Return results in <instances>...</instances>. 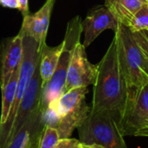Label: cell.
Segmentation results:
<instances>
[{
    "label": "cell",
    "instance_id": "obj_16",
    "mask_svg": "<svg viewBox=\"0 0 148 148\" xmlns=\"http://www.w3.org/2000/svg\"><path fill=\"white\" fill-rule=\"evenodd\" d=\"M146 0H106L105 5L115 15L119 23L127 25L132 16L144 5Z\"/></svg>",
    "mask_w": 148,
    "mask_h": 148
},
{
    "label": "cell",
    "instance_id": "obj_20",
    "mask_svg": "<svg viewBox=\"0 0 148 148\" xmlns=\"http://www.w3.org/2000/svg\"><path fill=\"white\" fill-rule=\"evenodd\" d=\"M132 33L137 45L148 57V30H143L134 32H132Z\"/></svg>",
    "mask_w": 148,
    "mask_h": 148
},
{
    "label": "cell",
    "instance_id": "obj_18",
    "mask_svg": "<svg viewBox=\"0 0 148 148\" xmlns=\"http://www.w3.org/2000/svg\"><path fill=\"white\" fill-rule=\"evenodd\" d=\"M126 26L132 32L148 30V4L144 5L137 11Z\"/></svg>",
    "mask_w": 148,
    "mask_h": 148
},
{
    "label": "cell",
    "instance_id": "obj_15",
    "mask_svg": "<svg viewBox=\"0 0 148 148\" xmlns=\"http://www.w3.org/2000/svg\"><path fill=\"white\" fill-rule=\"evenodd\" d=\"M90 111L91 107L85 102L70 113L58 118L53 128L57 130L59 138H70L72 132L82 124Z\"/></svg>",
    "mask_w": 148,
    "mask_h": 148
},
{
    "label": "cell",
    "instance_id": "obj_1",
    "mask_svg": "<svg viewBox=\"0 0 148 148\" xmlns=\"http://www.w3.org/2000/svg\"><path fill=\"white\" fill-rule=\"evenodd\" d=\"M127 96L128 87L119 64L116 41L113 38L106 54L98 64L91 110L109 111L121 118Z\"/></svg>",
    "mask_w": 148,
    "mask_h": 148
},
{
    "label": "cell",
    "instance_id": "obj_17",
    "mask_svg": "<svg viewBox=\"0 0 148 148\" xmlns=\"http://www.w3.org/2000/svg\"><path fill=\"white\" fill-rule=\"evenodd\" d=\"M19 68L12 73L9 81L5 86L1 88L2 91V106H1V116H0V125H3L11 111L12 106L13 104L17 86H18V79Z\"/></svg>",
    "mask_w": 148,
    "mask_h": 148
},
{
    "label": "cell",
    "instance_id": "obj_23",
    "mask_svg": "<svg viewBox=\"0 0 148 148\" xmlns=\"http://www.w3.org/2000/svg\"><path fill=\"white\" fill-rule=\"evenodd\" d=\"M0 5L5 8L18 9V0H0Z\"/></svg>",
    "mask_w": 148,
    "mask_h": 148
},
{
    "label": "cell",
    "instance_id": "obj_9",
    "mask_svg": "<svg viewBox=\"0 0 148 148\" xmlns=\"http://www.w3.org/2000/svg\"><path fill=\"white\" fill-rule=\"evenodd\" d=\"M119 20L115 15L104 5L92 8L82 21L85 40L83 45L88 47L104 31H116L119 26Z\"/></svg>",
    "mask_w": 148,
    "mask_h": 148
},
{
    "label": "cell",
    "instance_id": "obj_10",
    "mask_svg": "<svg viewBox=\"0 0 148 148\" xmlns=\"http://www.w3.org/2000/svg\"><path fill=\"white\" fill-rule=\"evenodd\" d=\"M23 57V36L5 39L0 45V88L9 81L14 71L20 66Z\"/></svg>",
    "mask_w": 148,
    "mask_h": 148
},
{
    "label": "cell",
    "instance_id": "obj_25",
    "mask_svg": "<svg viewBox=\"0 0 148 148\" xmlns=\"http://www.w3.org/2000/svg\"><path fill=\"white\" fill-rule=\"evenodd\" d=\"M146 2H147V3H148V0H146Z\"/></svg>",
    "mask_w": 148,
    "mask_h": 148
},
{
    "label": "cell",
    "instance_id": "obj_6",
    "mask_svg": "<svg viewBox=\"0 0 148 148\" xmlns=\"http://www.w3.org/2000/svg\"><path fill=\"white\" fill-rule=\"evenodd\" d=\"M120 126L125 137L148 138V83L128 92Z\"/></svg>",
    "mask_w": 148,
    "mask_h": 148
},
{
    "label": "cell",
    "instance_id": "obj_12",
    "mask_svg": "<svg viewBox=\"0 0 148 148\" xmlns=\"http://www.w3.org/2000/svg\"><path fill=\"white\" fill-rule=\"evenodd\" d=\"M44 126L43 111L38 108L30 116L6 148H37Z\"/></svg>",
    "mask_w": 148,
    "mask_h": 148
},
{
    "label": "cell",
    "instance_id": "obj_13",
    "mask_svg": "<svg viewBox=\"0 0 148 148\" xmlns=\"http://www.w3.org/2000/svg\"><path fill=\"white\" fill-rule=\"evenodd\" d=\"M64 48V43L51 47L45 44L43 45L40 55H39V63L38 70L39 75L42 82V87L49 81L51 78L52 74L58 65V62L60 57V54Z\"/></svg>",
    "mask_w": 148,
    "mask_h": 148
},
{
    "label": "cell",
    "instance_id": "obj_5",
    "mask_svg": "<svg viewBox=\"0 0 148 148\" xmlns=\"http://www.w3.org/2000/svg\"><path fill=\"white\" fill-rule=\"evenodd\" d=\"M42 46L32 38L23 36V57L19 66L15 99L5 122L0 125V148H6L20 102L26 91L35 68L39 62Z\"/></svg>",
    "mask_w": 148,
    "mask_h": 148
},
{
    "label": "cell",
    "instance_id": "obj_22",
    "mask_svg": "<svg viewBox=\"0 0 148 148\" xmlns=\"http://www.w3.org/2000/svg\"><path fill=\"white\" fill-rule=\"evenodd\" d=\"M18 11L22 13L23 17L29 13V5L28 0H18Z\"/></svg>",
    "mask_w": 148,
    "mask_h": 148
},
{
    "label": "cell",
    "instance_id": "obj_8",
    "mask_svg": "<svg viewBox=\"0 0 148 148\" xmlns=\"http://www.w3.org/2000/svg\"><path fill=\"white\" fill-rule=\"evenodd\" d=\"M39 63V62H38ZM42 93V82L39 75L38 64L34 70L32 79L28 84L26 91L18 106L13 126L9 137L8 145L10 141L15 137L18 132L22 128L25 123L28 120L30 116L38 108H40Z\"/></svg>",
    "mask_w": 148,
    "mask_h": 148
},
{
    "label": "cell",
    "instance_id": "obj_19",
    "mask_svg": "<svg viewBox=\"0 0 148 148\" xmlns=\"http://www.w3.org/2000/svg\"><path fill=\"white\" fill-rule=\"evenodd\" d=\"M59 139V136L55 128L49 125L44 126L38 142L37 148H54Z\"/></svg>",
    "mask_w": 148,
    "mask_h": 148
},
{
    "label": "cell",
    "instance_id": "obj_4",
    "mask_svg": "<svg viewBox=\"0 0 148 148\" xmlns=\"http://www.w3.org/2000/svg\"><path fill=\"white\" fill-rule=\"evenodd\" d=\"M83 32L80 17H75L69 21L63 40L64 48L60 54L58 65L49 81L42 87L40 108L44 112L50 104L57 101L65 92V82L68 66L75 45L80 42V35Z\"/></svg>",
    "mask_w": 148,
    "mask_h": 148
},
{
    "label": "cell",
    "instance_id": "obj_24",
    "mask_svg": "<svg viewBox=\"0 0 148 148\" xmlns=\"http://www.w3.org/2000/svg\"><path fill=\"white\" fill-rule=\"evenodd\" d=\"M82 148H105L98 144H82Z\"/></svg>",
    "mask_w": 148,
    "mask_h": 148
},
{
    "label": "cell",
    "instance_id": "obj_2",
    "mask_svg": "<svg viewBox=\"0 0 148 148\" xmlns=\"http://www.w3.org/2000/svg\"><path fill=\"white\" fill-rule=\"evenodd\" d=\"M119 64L128 92L148 83V57L135 42L131 30L122 23L114 32Z\"/></svg>",
    "mask_w": 148,
    "mask_h": 148
},
{
    "label": "cell",
    "instance_id": "obj_11",
    "mask_svg": "<svg viewBox=\"0 0 148 148\" xmlns=\"http://www.w3.org/2000/svg\"><path fill=\"white\" fill-rule=\"evenodd\" d=\"M56 0H46L44 5L35 13L24 16L20 33L35 39L41 46L45 44L51 12Z\"/></svg>",
    "mask_w": 148,
    "mask_h": 148
},
{
    "label": "cell",
    "instance_id": "obj_7",
    "mask_svg": "<svg viewBox=\"0 0 148 148\" xmlns=\"http://www.w3.org/2000/svg\"><path fill=\"white\" fill-rule=\"evenodd\" d=\"M97 71L98 64H92L88 60L86 47L79 42L73 49L68 66L64 91L75 87H88L90 85H93Z\"/></svg>",
    "mask_w": 148,
    "mask_h": 148
},
{
    "label": "cell",
    "instance_id": "obj_21",
    "mask_svg": "<svg viewBox=\"0 0 148 148\" xmlns=\"http://www.w3.org/2000/svg\"><path fill=\"white\" fill-rule=\"evenodd\" d=\"M54 148H82V143L76 138H59Z\"/></svg>",
    "mask_w": 148,
    "mask_h": 148
},
{
    "label": "cell",
    "instance_id": "obj_3",
    "mask_svg": "<svg viewBox=\"0 0 148 148\" xmlns=\"http://www.w3.org/2000/svg\"><path fill=\"white\" fill-rule=\"evenodd\" d=\"M78 130L82 144H98L105 148H128L120 126V116L112 112L91 110Z\"/></svg>",
    "mask_w": 148,
    "mask_h": 148
},
{
    "label": "cell",
    "instance_id": "obj_14",
    "mask_svg": "<svg viewBox=\"0 0 148 148\" xmlns=\"http://www.w3.org/2000/svg\"><path fill=\"white\" fill-rule=\"evenodd\" d=\"M87 93V87H75L64 92L57 101L52 102L50 105L54 107L58 118H60L84 104L86 102V96Z\"/></svg>",
    "mask_w": 148,
    "mask_h": 148
}]
</instances>
